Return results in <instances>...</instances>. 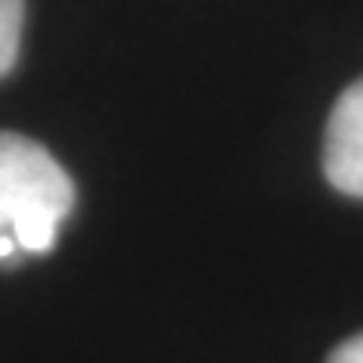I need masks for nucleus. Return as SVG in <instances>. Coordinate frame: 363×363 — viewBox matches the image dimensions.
Returning a JSON list of instances; mask_svg holds the SVG:
<instances>
[{
  "label": "nucleus",
  "instance_id": "obj_4",
  "mask_svg": "<svg viewBox=\"0 0 363 363\" xmlns=\"http://www.w3.org/2000/svg\"><path fill=\"white\" fill-rule=\"evenodd\" d=\"M326 363H363V334L349 337V341H341L334 352H330Z\"/></svg>",
  "mask_w": 363,
  "mask_h": 363
},
{
  "label": "nucleus",
  "instance_id": "obj_2",
  "mask_svg": "<svg viewBox=\"0 0 363 363\" xmlns=\"http://www.w3.org/2000/svg\"><path fill=\"white\" fill-rule=\"evenodd\" d=\"M323 171L337 193L363 201V78L352 82L330 111Z\"/></svg>",
  "mask_w": 363,
  "mask_h": 363
},
{
  "label": "nucleus",
  "instance_id": "obj_3",
  "mask_svg": "<svg viewBox=\"0 0 363 363\" xmlns=\"http://www.w3.org/2000/svg\"><path fill=\"white\" fill-rule=\"evenodd\" d=\"M23 11H26V0H0V78H4L15 67V60H19Z\"/></svg>",
  "mask_w": 363,
  "mask_h": 363
},
{
  "label": "nucleus",
  "instance_id": "obj_1",
  "mask_svg": "<svg viewBox=\"0 0 363 363\" xmlns=\"http://www.w3.org/2000/svg\"><path fill=\"white\" fill-rule=\"evenodd\" d=\"M74 208V182L45 145L0 130V234L23 252H48Z\"/></svg>",
  "mask_w": 363,
  "mask_h": 363
},
{
  "label": "nucleus",
  "instance_id": "obj_5",
  "mask_svg": "<svg viewBox=\"0 0 363 363\" xmlns=\"http://www.w3.org/2000/svg\"><path fill=\"white\" fill-rule=\"evenodd\" d=\"M19 252H23V249H19V241H15L11 234H0V263H11Z\"/></svg>",
  "mask_w": 363,
  "mask_h": 363
}]
</instances>
